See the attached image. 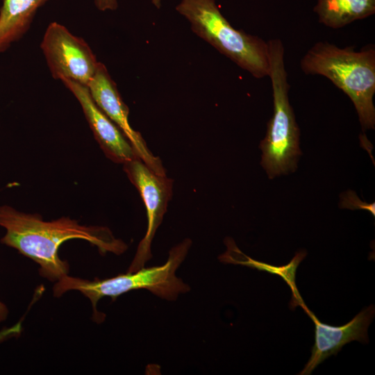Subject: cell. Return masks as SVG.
<instances>
[{
    "label": "cell",
    "instance_id": "cell-1",
    "mask_svg": "<svg viewBox=\"0 0 375 375\" xmlns=\"http://www.w3.org/2000/svg\"><path fill=\"white\" fill-rule=\"evenodd\" d=\"M0 226L6 230L1 243L37 263L40 275L51 282L69 274L68 262L58 254L60 247L67 240H85L101 254L120 255L127 249L107 227L82 225L69 217L45 221L39 214L23 212L8 205L0 206Z\"/></svg>",
    "mask_w": 375,
    "mask_h": 375
},
{
    "label": "cell",
    "instance_id": "cell-2",
    "mask_svg": "<svg viewBox=\"0 0 375 375\" xmlns=\"http://www.w3.org/2000/svg\"><path fill=\"white\" fill-rule=\"evenodd\" d=\"M306 75L323 76L352 101L363 131L374 129L375 47L369 44L359 51L318 42L300 60Z\"/></svg>",
    "mask_w": 375,
    "mask_h": 375
},
{
    "label": "cell",
    "instance_id": "cell-3",
    "mask_svg": "<svg viewBox=\"0 0 375 375\" xmlns=\"http://www.w3.org/2000/svg\"><path fill=\"white\" fill-rule=\"evenodd\" d=\"M191 244V240L187 238L174 246L162 265L142 267L133 272H127L106 279L95 278L90 281L68 274L55 283L53 296L60 297L72 290L80 292L90 300L93 317L97 322L105 318L104 315H100L97 308V303L103 297H109L114 301L131 290L146 289L162 299L175 300L180 293L190 290L189 286L178 278L175 272L185 259Z\"/></svg>",
    "mask_w": 375,
    "mask_h": 375
},
{
    "label": "cell",
    "instance_id": "cell-4",
    "mask_svg": "<svg viewBox=\"0 0 375 375\" xmlns=\"http://www.w3.org/2000/svg\"><path fill=\"white\" fill-rule=\"evenodd\" d=\"M273 115L260 142L262 167L269 178L295 171L299 157L300 130L289 101L290 84L285 65V48L278 38L267 41Z\"/></svg>",
    "mask_w": 375,
    "mask_h": 375
},
{
    "label": "cell",
    "instance_id": "cell-5",
    "mask_svg": "<svg viewBox=\"0 0 375 375\" xmlns=\"http://www.w3.org/2000/svg\"><path fill=\"white\" fill-rule=\"evenodd\" d=\"M176 10L195 34L237 65L256 78L269 77L268 42L233 28L215 0H181Z\"/></svg>",
    "mask_w": 375,
    "mask_h": 375
},
{
    "label": "cell",
    "instance_id": "cell-6",
    "mask_svg": "<svg viewBox=\"0 0 375 375\" xmlns=\"http://www.w3.org/2000/svg\"><path fill=\"white\" fill-rule=\"evenodd\" d=\"M123 165L124 171L143 200L148 222L146 234L140 241L127 271L133 272L144 267L151 258V242L171 199L173 181L166 175H159L153 172L138 157Z\"/></svg>",
    "mask_w": 375,
    "mask_h": 375
},
{
    "label": "cell",
    "instance_id": "cell-7",
    "mask_svg": "<svg viewBox=\"0 0 375 375\" xmlns=\"http://www.w3.org/2000/svg\"><path fill=\"white\" fill-rule=\"evenodd\" d=\"M41 49L56 79H69L87 86L98 66L85 41L55 22L48 26Z\"/></svg>",
    "mask_w": 375,
    "mask_h": 375
},
{
    "label": "cell",
    "instance_id": "cell-8",
    "mask_svg": "<svg viewBox=\"0 0 375 375\" xmlns=\"http://www.w3.org/2000/svg\"><path fill=\"white\" fill-rule=\"evenodd\" d=\"M87 86L97 106L121 130L141 160L155 173L166 175L160 159L152 154L141 134L129 124L128 108L103 64L98 63L96 72Z\"/></svg>",
    "mask_w": 375,
    "mask_h": 375
},
{
    "label": "cell",
    "instance_id": "cell-9",
    "mask_svg": "<svg viewBox=\"0 0 375 375\" xmlns=\"http://www.w3.org/2000/svg\"><path fill=\"white\" fill-rule=\"evenodd\" d=\"M61 81L78 101L96 140L108 158L124 164L138 157L121 130L97 106L88 86L69 79Z\"/></svg>",
    "mask_w": 375,
    "mask_h": 375
},
{
    "label": "cell",
    "instance_id": "cell-10",
    "mask_svg": "<svg viewBox=\"0 0 375 375\" xmlns=\"http://www.w3.org/2000/svg\"><path fill=\"white\" fill-rule=\"evenodd\" d=\"M303 308L315 325V342L311 356L299 374H310L319 364L329 356L336 355L344 344L353 340L368 342L367 328L375 314L374 305L365 308L341 326L322 323L303 303Z\"/></svg>",
    "mask_w": 375,
    "mask_h": 375
},
{
    "label": "cell",
    "instance_id": "cell-11",
    "mask_svg": "<svg viewBox=\"0 0 375 375\" xmlns=\"http://www.w3.org/2000/svg\"><path fill=\"white\" fill-rule=\"evenodd\" d=\"M48 0H3L0 9V52L28 30L38 9Z\"/></svg>",
    "mask_w": 375,
    "mask_h": 375
},
{
    "label": "cell",
    "instance_id": "cell-12",
    "mask_svg": "<svg viewBox=\"0 0 375 375\" xmlns=\"http://www.w3.org/2000/svg\"><path fill=\"white\" fill-rule=\"evenodd\" d=\"M314 11L319 22L340 28L375 13V0H317Z\"/></svg>",
    "mask_w": 375,
    "mask_h": 375
},
{
    "label": "cell",
    "instance_id": "cell-13",
    "mask_svg": "<svg viewBox=\"0 0 375 375\" xmlns=\"http://www.w3.org/2000/svg\"><path fill=\"white\" fill-rule=\"evenodd\" d=\"M374 203H368L361 201L356 194L351 190H349L342 194L340 197V206L343 208L351 210L362 209L369 211L375 216V205Z\"/></svg>",
    "mask_w": 375,
    "mask_h": 375
},
{
    "label": "cell",
    "instance_id": "cell-14",
    "mask_svg": "<svg viewBox=\"0 0 375 375\" xmlns=\"http://www.w3.org/2000/svg\"><path fill=\"white\" fill-rule=\"evenodd\" d=\"M22 330L21 322H18L14 326L4 328L0 331V342H3L14 336L18 335Z\"/></svg>",
    "mask_w": 375,
    "mask_h": 375
},
{
    "label": "cell",
    "instance_id": "cell-15",
    "mask_svg": "<svg viewBox=\"0 0 375 375\" xmlns=\"http://www.w3.org/2000/svg\"><path fill=\"white\" fill-rule=\"evenodd\" d=\"M94 4L101 11L114 10L118 6L117 0H94Z\"/></svg>",
    "mask_w": 375,
    "mask_h": 375
},
{
    "label": "cell",
    "instance_id": "cell-16",
    "mask_svg": "<svg viewBox=\"0 0 375 375\" xmlns=\"http://www.w3.org/2000/svg\"><path fill=\"white\" fill-rule=\"evenodd\" d=\"M9 315L7 305L0 299V323L6 320Z\"/></svg>",
    "mask_w": 375,
    "mask_h": 375
},
{
    "label": "cell",
    "instance_id": "cell-17",
    "mask_svg": "<svg viewBox=\"0 0 375 375\" xmlns=\"http://www.w3.org/2000/svg\"><path fill=\"white\" fill-rule=\"evenodd\" d=\"M151 2L156 8H160L161 7V0H151Z\"/></svg>",
    "mask_w": 375,
    "mask_h": 375
}]
</instances>
